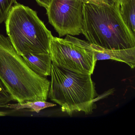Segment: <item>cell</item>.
<instances>
[{
	"instance_id": "obj_14",
	"label": "cell",
	"mask_w": 135,
	"mask_h": 135,
	"mask_svg": "<svg viewBox=\"0 0 135 135\" xmlns=\"http://www.w3.org/2000/svg\"><path fill=\"white\" fill-rule=\"evenodd\" d=\"M97 1L104 4H111L114 2L113 1V0H97Z\"/></svg>"
},
{
	"instance_id": "obj_3",
	"label": "cell",
	"mask_w": 135,
	"mask_h": 135,
	"mask_svg": "<svg viewBox=\"0 0 135 135\" xmlns=\"http://www.w3.org/2000/svg\"><path fill=\"white\" fill-rule=\"evenodd\" d=\"M50 76L48 97L60 106L62 112L70 116L80 111L92 113L98 94L91 75L73 72L52 63Z\"/></svg>"
},
{
	"instance_id": "obj_9",
	"label": "cell",
	"mask_w": 135,
	"mask_h": 135,
	"mask_svg": "<svg viewBox=\"0 0 135 135\" xmlns=\"http://www.w3.org/2000/svg\"><path fill=\"white\" fill-rule=\"evenodd\" d=\"M120 11L123 22L135 35V0H126L120 5Z\"/></svg>"
},
{
	"instance_id": "obj_4",
	"label": "cell",
	"mask_w": 135,
	"mask_h": 135,
	"mask_svg": "<svg viewBox=\"0 0 135 135\" xmlns=\"http://www.w3.org/2000/svg\"><path fill=\"white\" fill-rule=\"evenodd\" d=\"M5 25L8 38L20 56L50 54L53 36L35 11L17 3L11 8Z\"/></svg>"
},
{
	"instance_id": "obj_1",
	"label": "cell",
	"mask_w": 135,
	"mask_h": 135,
	"mask_svg": "<svg viewBox=\"0 0 135 135\" xmlns=\"http://www.w3.org/2000/svg\"><path fill=\"white\" fill-rule=\"evenodd\" d=\"M0 79L14 101H46L50 82L31 70L8 37L0 33Z\"/></svg>"
},
{
	"instance_id": "obj_16",
	"label": "cell",
	"mask_w": 135,
	"mask_h": 135,
	"mask_svg": "<svg viewBox=\"0 0 135 135\" xmlns=\"http://www.w3.org/2000/svg\"><path fill=\"white\" fill-rule=\"evenodd\" d=\"M8 114L7 112L0 111V116H5Z\"/></svg>"
},
{
	"instance_id": "obj_7",
	"label": "cell",
	"mask_w": 135,
	"mask_h": 135,
	"mask_svg": "<svg viewBox=\"0 0 135 135\" xmlns=\"http://www.w3.org/2000/svg\"><path fill=\"white\" fill-rule=\"evenodd\" d=\"M96 60H111L125 63L131 68L135 66V47L121 50L105 49L91 44Z\"/></svg>"
},
{
	"instance_id": "obj_13",
	"label": "cell",
	"mask_w": 135,
	"mask_h": 135,
	"mask_svg": "<svg viewBox=\"0 0 135 135\" xmlns=\"http://www.w3.org/2000/svg\"><path fill=\"white\" fill-rule=\"evenodd\" d=\"M84 3H90L98 5H103L104 4L102 3L99 2L97 0H83Z\"/></svg>"
},
{
	"instance_id": "obj_12",
	"label": "cell",
	"mask_w": 135,
	"mask_h": 135,
	"mask_svg": "<svg viewBox=\"0 0 135 135\" xmlns=\"http://www.w3.org/2000/svg\"><path fill=\"white\" fill-rule=\"evenodd\" d=\"M12 101H14L12 96L0 79V106L8 104Z\"/></svg>"
},
{
	"instance_id": "obj_5",
	"label": "cell",
	"mask_w": 135,
	"mask_h": 135,
	"mask_svg": "<svg viewBox=\"0 0 135 135\" xmlns=\"http://www.w3.org/2000/svg\"><path fill=\"white\" fill-rule=\"evenodd\" d=\"M50 55L54 64L80 74L92 75L97 61L90 43L69 35L52 37Z\"/></svg>"
},
{
	"instance_id": "obj_2",
	"label": "cell",
	"mask_w": 135,
	"mask_h": 135,
	"mask_svg": "<svg viewBox=\"0 0 135 135\" xmlns=\"http://www.w3.org/2000/svg\"><path fill=\"white\" fill-rule=\"evenodd\" d=\"M120 4H83L82 34L90 44L107 49L135 47V35L122 20Z\"/></svg>"
},
{
	"instance_id": "obj_10",
	"label": "cell",
	"mask_w": 135,
	"mask_h": 135,
	"mask_svg": "<svg viewBox=\"0 0 135 135\" xmlns=\"http://www.w3.org/2000/svg\"><path fill=\"white\" fill-rule=\"evenodd\" d=\"M56 105V104L46 101H29L24 103L16 104H8L3 105L0 107L8 108L15 110H19L27 109H31V111L39 113L42 110L48 107H52Z\"/></svg>"
},
{
	"instance_id": "obj_6",
	"label": "cell",
	"mask_w": 135,
	"mask_h": 135,
	"mask_svg": "<svg viewBox=\"0 0 135 135\" xmlns=\"http://www.w3.org/2000/svg\"><path fill=\"white\" fill-rule=\"evenodd\" d=\"M84 3L83 0H51L47 15L60 37L82 33Z\"/></svg>"
},
{
	"instance_id": "obj_11",
	"label": "cell",
	"mask_w": 135,
	"mask_h": 135,
	"mask_svg": "<svg viewBox=\"0 0 135 135\" xmlns=\"http://www.w3.org/2000/svg\"><path fill=\"white\" fill-rule=\"evenodd\" d=\"M17 3L16 0H0V23L5 21L12 7Z\"/></svg>"
},
{
	"instance_id": "obj_15",
	"label": "cell",
	"mask_w": 135,
	"mask_h": 135,
	"mask_svg": "<svg viewBox=\"0 0 135 135\" xmlns=\"http://www.w3.org/2000/svg\"><path fill=\"white\" fill-rule=\"evenodd\" d=\"M126 1V0H113V1L114 2H117L119 4H120V6L121 4H122L123 3L125 2Z\"/></svg>"
},
{
	"instance_id": "obj_8",
	"label": "cell",
	"mask_w": 135,
	"mask_h": 135,
	"mask_svg": "<svg viewBox=\"0 0 135 135\" xmlns=\"http://www.w3.org/2000/svg\"><path fill=\"white\" fill-rule=\"evenodd\" d=\"M22 57L28 67L36 74L45 77L50 76L52 62L50 54H28Z\"/></svg>"
}]
</instances>
